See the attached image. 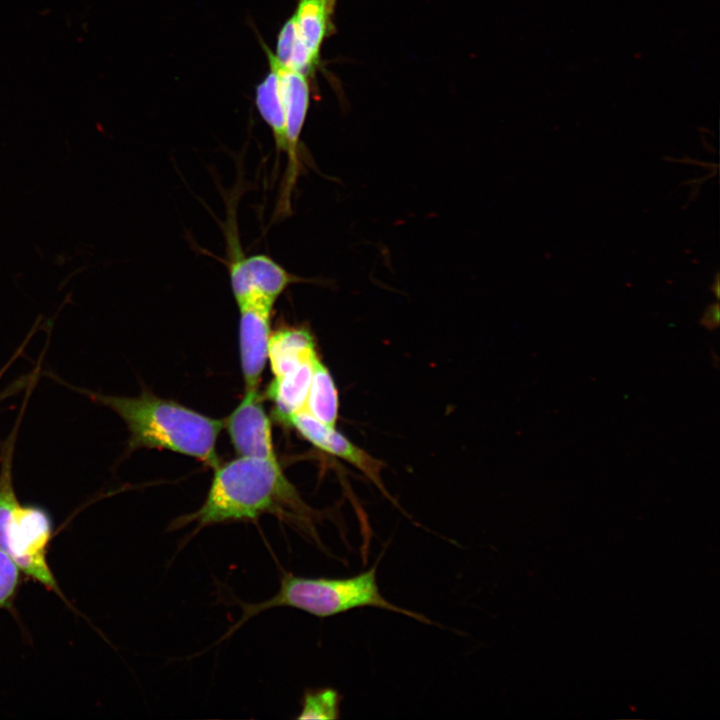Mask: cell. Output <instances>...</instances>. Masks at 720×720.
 <instances>
[{
  "label": "cell",
  "instance_id": "4fadbf2b",
  "mask_svg": "<svg viewBox=\"0 0 720 720\" xmlns=\"http://www.w3.org/2000/svg\"><path fill=\"white\" fill-rule=\"evenodd\" d=\"M304 410L328 426L335 427L339 411V397L333 377L319 356L313 371Z\"/></svg>",
  "mask_w": 720,
  "mask_h": 720
},
{
  "label": "cell",
  "instance_id": "8fae6325",
  "mask_svg": "<svg viewBox=\"0 0 720 720\" xmlns=\"http://www.w3.org/2000/svg\"><path fill=\"white\" fill-rule=\"evenodd\" d=\"M314 360L282 375L274 376L267 388L266 396L273 403L274 415L283 425L289 426L290 418L304 410Z\"/></svg>",
  "mask_w": 720,
  "mask_h": 720
},
{
  "label": "cell",
  "instance_id": "2e32d148",
  "mask_svg": "<svg viewBox=\"0 0 720 720\" xmlns=\"http://www.w3.org/2000/svg\"><path fill=\"white\" fill-rule=\"evenodd\" d=\"M21 582V570L0 550V609L12 611Z\"/></svg>",
  "mask_w": 720,
  "mask_h": 720
},
{
  "label": "cell",
  "instance_id": "277c9868",
  "mask_svg": "<svg viewBox=\"0 0 720 720\" xmlns=\"http://www.w3.org/2000/svg\"><path fill=\"white\" fill-rule=\"evenodd\" d=\"M14 430L2 449L0 467V550L18 568L47 590L67 600L48 564L53 534L49 513L38 505L22 504L16 495L12 477Z\"/></svg>",
  "mask_w": 720,
  "mask_h": 720
},
{
  "label": "cell",
  "instance_id": "5bb4252c",
  "mask_svg": "<svg viewBox=\"0 0 720 720\" xmlns=\"http://www.w3.org/2000/svg\"><path fill=\"white\" fill-rule=\"evenodd\" d=\"M255 102L259 114L272 131L277 153H286L285 110L279 78L272 67L256 88Z\"/></svg>",
  "mask_w": 720,
  "mask_h": 720
},
{
  "label": "cell",
  "instance_id": "ba28073f",
  "mask_svg": "<svg viewBox=\"0 0 720 720\" xmlns=\"http://www.w3.org/2000/svg\"><path fill=\"white\" fill-rule=\"evenodd\" d=\"M274 304L273 300L257 297L238 306L240 362L245 389L258 388L268 362Z\"/></svg>",
  "mask_w": 720,
  "mask_h": 720
},
{
  "label": "cell",
  "instance_id": "52a82bcc",
  "mask_svg": "<svg viewBox=\"0 0 720 720\" xmlns=\"http://www.w3.org/2000/svg\"><path fill=\"white\" fill-rule=\"evenodd\" d=\"M223 427L238 456L278 460L271 421L258 388L245 389L241 402L223 420Z\"/></svg>",
  "mask_w": 720,
  "mask_h": 720
},
{
  "label": "cell",
  "instance_id": "7c38bea8",
  "mask_svg": "<svg viewBox=\"0 0 720 720\" xmlns=\"http://www.w3.org/2000/svg\"><path fill=\"white\" fill-rule=\"evenodd\" d=\"M337 0H299L293 15L298 38L320 62L323 42L336 30L333 17Z\"/></svg>",
  "mask_w": 720,
  "mask_h": 720
},
{
  "label": "cell",
  "instance_id": "e0dca14e",
  "mask_svg": "<svg viewBox=\"0 0 720 720\" xmlns=\"http://www.w3.org/2000/svg\"><path fill=\"white\" fill-rule=\"evenodd\" d=\"M719 320V304L713 303L705 309L700 319V324L708 330H714L719 326Z\"/></svg>",
  "mask_w": 720,
  "mask_h": 720
},
{
  "label": "cell",
  "instance_id": "30bf717a",
  "mask_svg": "<svg viewBox=\"0 0 720 720\" xmlns=\"http://www.w3.org/2000/svg\"><path fill=\"white\" fill-rule=\"evenodd\" d=\"M318 356L315 340L305 326H286L272 331L268 361L274 376L282 375Z\"/></svg>",
  "mask_w": 720,
  "mask_h": 720
},
{
  "label": "cell",
  "instance_id": "9a60e30c",
  "mask_svg": "<svg viewBox=\"0 0 720 720\" xmlns=\"http://www.w3.org/2000/svg\"><path fill=\"white\" fill-rule=\"evenodd\" d=\"M342 697L337 690L324 687L305 690L301 699V708L297 719H324L340 718V703Z\"/></svg>",
  "mask_w": 720,
  "mask_h": 720
},
{
  "label": "cell",
  "instance_id": "8992f818",
  "mask_svg": "<svg viewBox=\"0 0 720 720\" xmlns=\"http://www.w3.org/2000/svg\"><path fill=\"white\" fill-rule=\"evenodd\" d=\"M231 240L228 272L237 306L257 297H265L276 302L289 286L297 283H314L312 279L290 273L267 255L245 256L237 241L233 237Z\"/></svg>",
  "mask_w": 720,
  "mask_h": 720
},
{
  "label": "cell",
  "instance_id": "ac0fdd59",
  "mask_svg": "<svg viewBox=\"0 0 720 720\" xmlns=\"http://www.w3.org/2000/svg\"><path fill=\"white\" fill-rule=\"evenodd\" d=\"M16 357H17V355L15 354V356L9 361V363H7V364L0 370V379H1L2 375L4 374V372L7 370V368L10 366V364L12 363V361H13Z\"/></svg>",
  "mask_w": 720,
  "mask_h": 720
},
{
  "label": "cell",
  "instance_id": "6da1fadb",
  "mask_svg": "<svg viewBox=\"0 0 720 720\" xmlns=\"http://www.w3.org/2000/svg\"><path fill=\"white\" fill-rule=\"evenodd\" d=\"M214 469L200 508L174 519L169 531L193 524L191 538L206 527L255 521L267 514L319 544L317 513L301 498L279 460L239 456Z\"/></svg>",
  "mask_w": 720,
  "mask_h": 720
},
{
  "label": "cell",
  "instance_id": "9c48e42d",
  "mask_svg": "<svg viewBox=\"0 0 720 720\" xmlns=\"http://www.w3.org/2000/svg\"><path fill=\"white\" fill-rule=\"evenodd\" d=\"M289 426L295 428L305 440L316 448L337 456L355 466L377 485L382 492L386 493L380 477L383 463L353 444L348 438L338 432L335 427L326 425L305 410L295 413L290 418Z\"/></svg>",
  "mask_w": 720,
  "mask_h": 720
},
{
  "label": "cell",
  "instance_id": "3957f363",
  "mask_svg": "<svg viewBox=\"0 0 720 720\" xmlns=\"http://www.w3.org/2000/svg\"><path fill=\"white\" fill-rule=\"evenodd\" d=\"M376 573V565L348 578H309L285 572L278 591L272 597L257 603L239 602L241 615L220 641L230 637L251 618L278 607L295 608L325 618L369 606L401 613L425 624L432 623L420 613L389 602L380 593Z\"/></svg>",
  "mask_w": 720,
  "mask_h": 720
},
{
  "label": "cell",
  "instance_id": "7a4b0ae2",
  "mask_svg": "<svg viewBox=\"0 0 720 720\" xmlns=\"http://www.w3.org/2000/svg\"><path fill=\"white\" fill-rule=\"evenodd\" d=\"M89 395L124 420L130 432V449H164L213 468L219 464L216 444L223 420L147 391L137 397Z\"/></svg>",
  "mask_w": 720,
  "mask_h": 720
},
{
  "label": "cell",
  "instance_id": "5b68a950",
  "mask_svg": "<svg viewBox=\"0 0 720 720\" xmlns=\"http://www.w3.org/2000/svg\"><path fill=\"white\" fill-rule=\"evenodd\" d=\"M269 66L279 78L286 123L287 166L284 173L275 216H287L291 210V196L300 171V136L309 108V79L300 72L282 65L268 46L263 44Z\"/></svg>",
  "mask_w": 720,
  "mask_h": 720
}]
</instances>
